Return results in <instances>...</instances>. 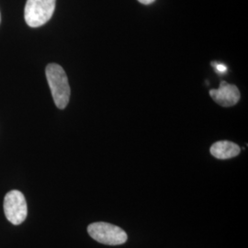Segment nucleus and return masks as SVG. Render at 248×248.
<instances>
[{"label":"nucleus","instance_id":"nucleus-1","mask_svg":"<svg viewBox=\"0 0 248 248\" xmlns=\"http://www.w3.org/2000/svg\"><path fill=\"white\" fill-rule=\"evenodd\" d=\"M45 74L55 105L58 108L63 109L68 105L71 94L65 72L61 65L53 62L46 66Z\"/></svg>","mask_w":248,"mask_h":248},{"label":"nucleus","instance_id":"nucleus-2","mask_svg":"<svg viewBox=\"0 0 248 248\" xmlns=\"http://www.w3.org/2000/svg\"><path fill=\"white\" fill-rule=\"evenodd\" d=\"M56 0H27L24 18L31 28H38L47 23L53 15Z\"/></svg>","mask_w":248,"mask_h":248},{"label":"nucleus","instance_id":"nucleus-3","mask_svg":"<svg viewBox=\"0 0 248 248\" xmlns=\"http://www.w3.org/2000/svg\"><path fill=\"white\" fill-rule=\"evenodd\" d=\"M89 234L98 243L108 246H120L126 243L128 235L125 231L108 222H94L88 227Z\"/></svg>","mask_w":248,"mask_h":248},{"label":"nucleus","instance_id":"nucleus-4","mask_svg":"<svg viewBox=\"0 0 248 248\" xmlns=\"http://www.w3.org/2000/svg\"><path fill=\"white\" fill-rule=\"evenodd\" d=\"M4 213L9 222L21 224L26 220L28 207L24 195L18 190H11L4 199Z\"/></svg>","mask_w":248,"mask_h":248},{"label":"nucleus","instance_id":"nucleus-5","mask_svg":"<svg viewBox=\"0 0 248 248\" xmlns=\"http://www.w3.org/2000/svg\"><path fill=\"white\" fill-rule=\"evenodd\" d=\"M210 96L217 104L222 107L234 106L238 103L241 97L238 88L225 81L220 83L219 89H211Z\"/></svg>","mask_w":248,"mask_h":248},{"label":"nucleus","instance_id":"nucleus-6","mask_svg":"<svg viewBox=\"0 0 248 248\" xmlns=\"http://www.w3.org/2000/svg\"><path fill=\"white\" fill-rule=\"evenodd\" d=\"M241 148L234 142L230 141H219L214 142L211 146L210 152L212 155L217 159H230L237 156Z\"/></svg>","mask_w":248,"mask_h":248},{"label":"nucleus","instance_id":"nucleus-7","mask_svg":"<svg viewBox=\"0 0 248 248\" xmlns=\"http://www.w3.org/2000/svg\"><path fill=\"white\" fill-rule=\"evenodd\" d=\"M213 66L215 67V71L217 72V73H221V74H223V73H225L226 70H227V67H226V65H224V64H222V63H214L213 62L212 63Z\"/></svg>","mask_w":248,"mask_h":248},{"label":"nucleus","instance_id":"nucleus-8","mask_svg":"<svg viewBox=\"0 0 248 248\" xmlns=\"http://www.w3.org/2000/svg\"><path fill=\"white\" fill-rule=\"evenodd\" d=\"M138 1L143 5H150L152 3H154L155 0H138Z\"/></svg>","mask_w":248,"mask_h":248},{"label":"nucleus","instance_id":"nucleus-9","mask_svg":"<svg viewBox=\"0 0 248 248\" xmlns=\"http://www.w3.org/2000/svg\"><path fill=\"white\" fill-rule=\"evenodd\" d=\"M0 22H1V14H0Z\"/></svg>","mask_w":248,"mask_h":248}]
</instances>
